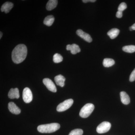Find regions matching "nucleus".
<instances>
[{"label": "nucleus", "mask_w": 135, "mask_h": 135, "mask_svg": "<svg viewBox=\"0 0 135 135\" xmlns=\"http://www.w3.org/2000/svg\"><path fill=\"white\" fill-rule=\"evenodd\" d=\"M131 27H132L133 30H135V23L134 24H133V25L131 26Z\"/></svg>", "instance_id": "26"}, {"label": "nucleus", "mask_w": 135, "mask_h": 135, "mask_svg": "<svg viewBox=\"0 0 135 135\" xmlns=\"http://www.w3.org/2000/svg\"><path fill=\"white\" fill-rule=\"evenodd\" d=\"M116 16L118 18H121L122 17V12L118 11L116 14Z\"/></svg>", "instance_id": "24"}, {"label": "nucleus", "mask_w": 135, "mask_h": 135, "mask_svg": "<svg viewBox=\"0 0 135 135\" xmlns=\"http://www.w3.org/2000/svg\"><path fill=\"white\" fill-rule=\"evenodd\" d=\"M27 52V48L24 44H20L17 45L12 51V61L15 64L22 63L26 58Z\"/></svg>", "instance_id": "1"}, {"label": "nucleus", "mask_w": 135, "mask_h": 135, "mask_svg": "<svg viewBox=\"0 0 135 135\" xmlns=\"http://www.w3.org/2000/svg\"><path fill=\"white\" fill-rule=\"evenodd\" d=\"M8 96L10 99H18L20 97L19 90L17 88L11 89L10 90L8 94Z\"/></svg>", "instance_id": "11"}, {"label": "nucleus", "mask_w": 135, "mask_h": 135, "mask_svg": "<svg viewBox=\"0 0 135 135\" xmlns=\"http://www.w3.org/2000/svg\"><path fill=\"white\" fill-rule=\"evenodd\" d=\"M8 108L11 113L18 114L21 113V110L13 102H10L8 104Z\"/></svg>", "instance_id": "9"}, {"label": "nucleus", "mask_w": 135, "mask_h": 135, "mask_svg": "<svg viewBox=\"0 0 135 135\" xmlns=\"http://www.w3.org/2000/svg\"><path fill=\"white\" fill-rule=\"evenodd\" d=\"M120 97L121 101L122 103L125 105H128L130 103V98L128 95L127 94L126 92H120Z\"/></svg>", "instance_id": "13"}, {"label": "nucleus", "mask_w": 135, "mask_h": 135, "mask_svg": "<svg viewBox=\"0 0 135 135\" xmlns=\"http://www.w3.org/2000/svg\"><path fill=\"white\" fill-rule=\"evenodd\" d=\"M127 8V5L126 3L124 2H122L119 5L118 8V11L122 12L124 10L126 9Z\"/></svg>", "instance_id": "22"}, {"label": "nucleus", "mask_w": 135, "mask_h": 135, "mask_svg": "<svg viewBox=\"0 0 135 135\" xmlns=\"http://www.w3.org/2000/svg\"><path fill=\"white\" fill-rule=\"evenodd\" d=\"M23 99L25 103H29L31 102L33 99L32 94L30 89L25 88L23 90Z\"/></svg>", "instance_id": "6"}, {"label": "nucleus", "mask_w": 135, "mask_h": 135, "mask_svg": "<svg viewBox=\"0 0 135 135\" xmlns=\"http://www.w3.org/2000/svg\"><path fill=\"white\" fill-rule=\"evenodd\" d=\"M83 133L82 129H76L71 131L68 135H82Z\"/></svg>", "instance_id": "21"}, {"label": "nucleus", "mask_w": 135, "mask_h": 135, "mask_svg": "<svg viewBox=\"0 0 135 135\" xmlns=\"http://www.w3.org/2000/svg\"><path fill=\"white\" fill-rule=\"evenodd\" d=\"M55 21V18L52 15L47 16L45 18L44 21V23L47 26H50L53 25Z\"/></svg>", "instance_id": "17"}, {"label": "nucleus", "mask_w": 135, "mask_h": 135, "mask_svg": "<svg viewBox=\"0 0 135 135\" xmlns=\"http://www.w3.org/2000/svg\"><path fill=\"white\" fill-rule=\"evenodd\" d=\"M60 128V124L53 123L40 125L38 126L37 130L40 133H50L55 132Z\"/></svg>", "instance_id": "2"}, {"label": "nucleus", "mask_w": 135, "mask_h": 135, "mask_svg": "<svg viewBox=\"0 0 135 135\" xmlns=\"http://www.w3.org/2000/svg\"><path fill=\"white\" fill-rule=\"evenodd\" d=\"M53 60L54 62L60 63L63 60V57L61 55L58 53H56L53 57Z\"/></svg>", "instance_id": "20"}, {"label": "nucleus", "mask_w": 135, "mask_h": 135, "mask_svg": "<svg viewBox=\"0 0 135 135\" xmlns=\"http://www.w3.org/2000/svg\"><path fill=\"white\" fill-rule=\"evenodd\" d=\"M119 29L117 28H113L108 32L107 35L111 39H114L117 37L119 33Z\"/></svg>", "instance_id": "16"}, {"label": "nucleus", "mask_w": 135, "mask_h": 135, "mask_svg": "<svg viewBox=\"0 0 135 135\" xmlns=\"http://www.w3.org/2000/svg\"><path fill=\"white\" fill-rule=\"evenodd\" d=\"M43 83L46 86L50 91L53 92H57L56 88L55 85L51 80L48 78H45L43 80Z\"/></svg>", "instance_id": "7"}, {"label": "nucleus", "mask_w": 135, "mask_h": 135, "mask_svg": "<svg viewBox=\"0 0 135 135\" xmlns=\"http://www.w3.org/2000/svg\"><path fill=\"white\" fill-rule=\"evenodd\" d=\"M0 39H1L2 36V33L1 32H0Z\"/></svg>", "instance_id": "27"}, {"label": "nucleus", "mask_w": 135, "mask_h": 135, "mask_svg": "<svg viewBox=\"0 0 135 135\" xmlns=\"http://www.w3.org/2000/svg\"><path fill=\"white\" fill-rule=\"evenodd\" d=\"M115 64V62L112 59L105 58L104 59L103 65L105 67H109L112 66Z\"/></svg>", "instance_id": "18"}, {"label": "nucleus", "mask_w": 135, "mask_h": 135, "mask_svg": "<svg viewBox=\"0 0 135 135\" xmlns=\"http://www.w3.org/2000/svg\"><path fill=\"white\" fill-rule=\"evenodd\" d=\"M55 80L56 84L60 87H63L65 85V79L62 75H59L55 77Z\"/></svg>", "instance_id": "14"}, {"label": "nucleus", "mask_w": 135, "mask_h": 135, "mask_svg": "<svg viewBox=\"0 0 135 135\" xmlns=\"http://www.w3.org/2000/svg\"><path fill=\"white\" fill-rule=\"evenodd\" d=\"M13 6H14V4L13 3L7 2L2 6L1 11L2 12H5V13H8L13 7Z\"/></svg>", "instance_id": "12"}, {"label": "nucleus", "mask_w": 135, "mask_h": 135, "mask_svg": "<svg viewBox=\"0 0 135 135\" xmlns=\"http://www.w3.org/2000/svg\"><path fill=\"white\" fill-rule=\"evenodd\" d=\"M58 3L57 0H50L46 5V9L48 11H51L56 7Z\"/></svg>", "instance_id": "15"}, {"label": "nucleus", "mask_w": 135, "mask_h": 135, "mask_svg": "<svg viewBox=\"0 0 135 135\" xmlns=\"http://www.w3.org/2000/svg\"><path fill=\"white\" fill-rule=\"evenodd\" d=\"M129 81L131 82H133L135 80V68L133 70V72L131 73L129 77Z\"/></svg>", "instance_id": "23"}, {"label": "nucleus", "mask_w": 135, "mask_h": 135, "mask_svg": "<svg viewBox=\"0 0 135 135\" xmlns=\"http://www.w3.org/2000/svg\"><path fill=\"white\" fill-rule=\"evenodd\" d=\"M111 127V124L108 122H103L98 126L97 131L99 134H103L108 132Z\"/></svg>", "instance_id": "5"}, {"label": "nucleus", "mask_w": 135, "mask_h": 135, "mask_svg": "<svg viewBox=\"0 0 135 135\" xmlns=\"http://www.w3.org/2000/svg\"><path fill=\"white\" fill-rule=\"evenodd\" d=\"M129 30H130V31H133V29H132V27H131V26L129 28Z\"/></svg>", "instance_id": "28"}, {"label": "nucleus", "mask_w": 135, "mask_h": 135, "mask_svg": "<svg viewBox=\"0 0 135 135\" xmlns=\"http://www.w3.org/2000/svg\"><path fill=\"white\" fill-rule=\"evenodd\" d=\"M77 35L81 38L84 39L85 41L88 42H91L92 41V39L91 36L89 34L84 32L81 29H78L76 31Z\"/></svg>", "instance_id": "8"}, {"label": "nucleus", "mask_w": 135, "mask_h": 135, "mask_svg": "<svg viewBox=\"0 0 135 135\" xmlns=\"http://www.w3.org/2000/svg\"><path fill=\"white\" fill-rule=\"evenodd\" d=\"M73 103L74 101L73 99H70L66 100L58 105L57 107V111L59 112L66 111L72 106Z\"/></svg>", "instance_id": "4"}, {"label": "nucleus", "mask_w": 135, "mask_h": 135, "mask_svg": "<svg viewBox=\"0 0 135 135\" xmlns=\"http://www.w3.org/2000/svg\"><path fill=\"white\" fill-rule=\"evenodd\" d=\"M122 50L127 53H134L135 52V46L134 45H129L124 46L122 48Z\"/></svg>", "instance_id": "19"}, {"label": "nucleus", "mask_w": 135, "mask_h": 135, "mask_svg": "<svg viewBox=\"0 0 135 135\" xmlns=\"http://www.w3.org/2000/svg\"><path fill=\"white\" fill-rule=\"evenodd\" d=\"M95 107L91 103L86 104L81 109L79 115L83 118H87L91 114L94 110Z\"/></svg>", "instance_id": "3"}, {"label": "nucleus", "mask_w": 135, "mask_h": 135, "mask_svg": "<svg viewBox=\"0 0 135 135\" xmlns=\"http://www.w3.org/2000/svg\"><path fill=\"white\" fill-rule=\"evenodd\" d=\"M82 1L83 2L86 3L89 2H94L96 1V0H83Z\"/></svg>", "instance_id": "25"}, {"label": "nucleus", "mask_w": 135, "mask_h": 135, "mask_svg": "<svg viewBox=\"0 0 135 135\" xmlns=\"http://www.w3.org/2000/svg\"><path fill=\"white\" fill-rule=\"evenodd\" d=\"M66 49L67 50H70L71 53L73 55H75L77 53H79L81 51L79 47L77 44H73L72 45L68 44L66 47Z\"/></svg>", "instance_id": "10"}]
</instances>
